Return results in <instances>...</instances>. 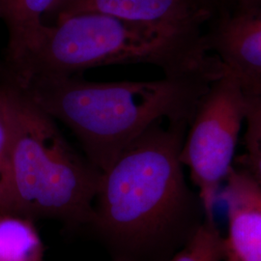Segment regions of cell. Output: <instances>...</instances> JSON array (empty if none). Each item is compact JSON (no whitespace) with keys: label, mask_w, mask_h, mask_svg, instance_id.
<instances>
[{"label":"cell","mask_w":261,"mask_h":261,"mask_svg":"<svg viewBox=\"0 0 261 261\" xmlns=\"http://www.w3.org/2000/svg\"><path fill=\"white\" fill-rule=\"evenodd\" d=\"M207 47L245 91L261 89V7L221 12L206 33Z\"/></svg>","instance_id":"cell-7"},{"label":"cell","mask_w":261,"mask_h":261,"mask_svg":"<svg viewBox=\"0 0 261 261\" xmlns=\"http://www.w3.org/2000/svg\"><path fill=\"white\" fill-rule=\"evenodd\" d=\"M224 71L217 59L196 72L149 82L98 83L75 75H36L18 84L68 127L84 156L103 172L157 122L190 125L201 97Z\"/></svg>","instance_id":"cell-2"},{"label":"cell","mask_w":261,"mask_h":261,"mask_svg":"<svg viewBox=\"0 0 261 261\" xmlns=\"http://www.w3.org/2000/svg\"><path fill=\"white\" fill-rule=\"evenodd\" d=\"M247 92L226 71L209 85L187 130L180 160L202 201L206 221L215 220L222 184L233 168L246 116Z\"/></svg>","instance_id":"cell-5"},{"label":"cell","mask_w":261,"mask_h":261,"mask_svg":"<svg viewBox=\"0 0 261 261\" xmlns=\"http://www.w3.org/2000/svg\"><path fill=\"white\" fill-rule=\"evenodd\" d=\"M9 125L12 215L87 225L102 172L68 143L56 120L0 68Z\"/></svg>","instance_id":"cell-3"},{"label":"cell","mask_w":261,"mask_h":261,"mask_svg":"<svg viewBox=\"0 0 261 261\" xmlns=\"http://www.w3.org/2000/svg\"><path fill=\"white\" fill-rule=\"evenodd\" d=\"M224 184V261H261V187L235 166Z\"/></svg>","instance_id":"cell-8"},{"label":"cell","mask_w":261,"mask_h":261,"mask_svg":"<svg viewBox=\"0 0 261 261\" xmlns=\"http://www.w3.org/2000/svg\"><path fill=\"white\" fill-rule=\"evenodd\" d=\"M168 261H224L223 235L216 221H204L195 236Z\"/></svg>","instance_id":"cell-12"},{"label":"cell","mask_w":261,"mask_h":261,"mask_svg":"<svg viewBox=\"0 0 261 261\" xmlns=\"http://www.w3.org/2000/svg\"><path fill=\"white\" fill-rule=\"evenodd\" d=\"M63 0H0V17L8 31L3 70L17 76L37 50Z\"/></svg>","instance_id":"cell-9"},{"label":"cell","mask_w":261,"mask_h":261,"mask_svg":"<svg viewBox=\"0 0 261 261\" xmlns=\"http://www.w3.org/2000/svg\"><path fill=\"white\" fill-rule=\"evenodd\" d=\"M188 127L157 122L102 172L87 226L112 261H168L204 223L180 160Z\"/></svg>","instance_id":"cell-1"},{"label":"cell","mask_w":261,"mask_h":261,"mask_svg":"<svg viewBox=\"0 0 261 261\" xmlns=\"http://www.w3.org/2000/svg\"><path fill=\"white\" fill-rule=\"evenodd\" d=\"M216 1H217V3H218V5H219V1H218V0H216ZM219 8H220V7H219Z\"/></svg>","instance_id":"cell-16"},{"label":"cell","mask_w":261,"mask_h":261,"mask_svg":"<svg viewBox=\"0 0 261 261\" xmlns=\"http://www.w3.org/2000/svg\"><path fill=\"white\" fill-rule=\"evenodd\" d=\"M10 132L0 92V213L11 214L9 198Z\"/></svg>","instance_id":"cell-13"},{"label":"cell","mask_w":261,"mask_h":261,"mask_svg":"<svg viewBox=\"0 0 261 261\" xmlns=\"http://www.w3.org/2000/svg\"><path fill=\"white\" fill-rule=\"evenodd\" d=\"M255 95H259V96H261V89L257 92V93H255Z\"/></svg>","instance_id":"cell-15"},{"label":"cell","mask_w":261,"mask_h":261,"mask_svg":"<svg viewBox=\"0 0 261 261\" xmlns=\"http://www.w3.org/2000/svg\"><path fill=\"white\" fill-rule=\"evenodd\" d=\"M44 246L34 222L0 213V261H43Z\"/></svg>","instance_id":"cell-10"},{"label":"cell","mask_w":261,"mask_h":261,"mask_svg":"<svg viewBox=\"0 0 261 261\" xmlns=\"http://www.w3.org/2000/svg\"><path fill=\"white\" fill-rule=\"evenodd\" d=\"M217 57L185 38L101 13H82L48 27L37 50L19 75H75L109 65L149 64L164 75H185L212 64Z\"/></svg>","instance_id":"cell-4"},{"label":"cell","mask_w":261,"mask_h":261,"mask_svg":"<svg viewBox=\"0 0 261 261\" xmlns=\"http://www.w3.org/2000/svg\"><path fill=\"white\" fill-rule=\"evenodd\" d=\"M220 12H235L261 7V0H218Z\"/></svg>","instance_id":"cell-14"},{"label":"cell","mask_w":261,"mask_h":261,"mask_svg":"<svg viewBox=\"0 0 261 261\" xmlns=\"http://www.w3.org/2000/svg\"><path fill=\"white\" fill-rule=\"evenodd\" d=\"M219 12L216 0H63L53 24L72 15L101 13L158 28L208 49L207 29Z\"/></svg>","instance_id":"cell-6"},{"label":"cell","mask_w":261,"mask_h":261,"mask_svg":"<svg viewBox=\"0 0 261 261\" xmlns=\"http://www.w3.org/2000/svg\"><path fill=\"white\" fill-rule=\"evenodd\" d=\"M246 130L243 135V153L234 166L244 170L261 187V96L247 93Z\"/></svg>","instance_id":"cell-11"}]
</instances>
